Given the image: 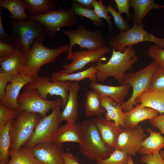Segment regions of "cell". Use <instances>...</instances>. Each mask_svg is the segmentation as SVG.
<instances>
[{
  "instance_id": "1",
  "label": "cell",
  "mask_w": 164,
  "mask_h": 164,
  "mask_svg": "<svg viewBox=\"0 0 164 164\" xmlns=\"http://www.w3.org/2000/svg\"><path fill=\"white\" fill-rule=\"evenodd\" d=\"M138 60L133 46L127 47L124 52L113 48L112 55L108 62L103 63L100 60L96 62L94 66L97 70V80L103 82L108 77H112L118 84H122L126 72L132 70L133 65Z\"/></svg>"
},
{
  "instance_id": "2",
  "label": "cell",
  "mask_w": 164,
  "mask_h": 164,
  "mask_svg": "<svg viewBox=\"0 0 164 164\" xmlns=\"http://www.w3.org/2000/svg\"><path fill=\"white\" fill-rule=\"evenodd\" d=\"M81 153L88 159L96 161L108 158L113 152L106 145L93 119H87L80 124Z\"/></svg>"
},
{
  "instance_id": "3",
  "label": "cell",
  "mask_w": 164,
  "mask_h": 164,
  "mask_svg": "<svg viewBox=\"0 0 164 164\" xmlns=\"http://www.w3.org/2000/svg\"><path fill=\"white\" fill-rule=\"evenodd\" d=\"M10 29L12 45L27 53L35 39L43 42L46 35L43 25L30 17L23 20L12 19L10 23Z\"/></svg>"
},
{
  "instance_id": "4",
  "label": "cell",
  "mask_w": 164,
  "mask_h": 164,
  "mask_svg": "<svg viewBox=\"0 0 164 164\" xmlns=\"http://www.w3.org/2000/svg\"><path fill=\"white\" fill-rule=\"evenodd\" d=\"M42 117L39 114L25 111L18 113L12 120L9 130L10 151L19 149L25 146Z\"/></svg>"
},
{
  "instance_id": "5",
  "label": "cell",
  "mask_w": 164,
  "mask_h": 164,
  "mask_svg": "<svg viewBox=\"0 0 164 164\" xmlns=\"http://www.w3.org/2000/svg\"><path fill=\"white\" fill-rule=\"evenodd\" d=\"M42 42L35 40L28 54L26 66L19 73L30 74L36 79L42 66L54 61L61 54L69 52L70 44L51 49L45 46Z\"/></svg>"
},
{
  "instance_id": "6",
  "label": "cell",
  "mask_w": 164,
  "mask_h": 164,
  "mask_svg": "<svg viewBox=\"0 0 164 164\" xmlns=\"http://www.w3.org/2000/svg\"><path fill=\"white\" fill-rule=\"evenodd\" d=\"M159 67V65L154 61L137 71L126 73L123 84L130 85L132 88V92L130 98L121 104L124 112L133 109L138 97L149 89L153 77Z\"/></svg>"
},
{
  "instance_id": "7",
  "label": "cell",
  "mask_w": 164,
  "mask_h": 164,
  "mask_svg": "<svg viewBox=\"0 0 164 164\" xmlns=\"http://www.w3.org/2000/svg\"><path fill=\"white\" fill-rule=\"evenodd\" d=\"M133 24L125 31H120L117 35L108 39V44L116 50L124 52L128 46H133L144 42L153 43L160 49H164V38L157 37L148 32L143 28L142 24H137L133 18Z\"/></svg>"
},
{
  "instance_id": "8",
  "label": "cell",
  "mask_w": 164,
  "mask_h": 164,
  "mask_svg": "<svg viewBox=\"0 0 164 164\" xmlns=\"http://www.w3.org/2000/svg\"><path fill=\"white\" fill-rule=\"evenodd\" d=\"M29 17L40 23L44 27L49 38H54L57 32L64 26L71 27L77 22L76 16L71 9L59 8L43 14Z\"/></svg>"
},
{
  "instance_id": "9",
  "label": "cell",
  "mask_w": 164,
  "mask_h": 164,
  "mask_svg": "<svg viewBox=\"0 0 164 164\" xmlns=\"http://www.w3.org/2000/svg\"><path fill=\"white\" fill-rule=\"evenodd\" d=\"M62 32L68 37L70 40L68 60L71 55L72 47L76 44L78 45L80 49L86 48L90 51L106 46V42L101 31H90L81 24H79L75 29L63 30Z\"/></svg>"
},
{
  "instance_id": "10",
  "label": "cell",
  "mask_w": 164,
  "mask_h": 164,
  "mask_svg": "<svg viewBox=\"0 0 164 164\" xmlns=\"http://www.w3.org/2000/svg\"><path fill=\"white\" fill-rule=\"evenodd\" d=\"M17 101L21 111L37 113L44 117L51 110L59 107H61L63 101L61 98L49 100L42 97L35 89L28 88L19 95Z\"/></svg>"
},
{
  "instance_id": "11",
  "label": "cell",
  "mask_w": 164,
  "mask_h": 164,
  "mask_svg": "<svg viewBox=\"0 0 164 164\" xmlns=\"http://www.w3.org/2000/svg\"><path fill=\"white\" fill-rule=\"evenodd\" d=\"M72 83L69 81H52L50 77L39 76L34 81L25 86L24 88L35 89L42 97L46 99L48 95L60 96L63 101L61 107L63 110L66 104L69 90Z\"/></svg>"
},
{
  "instance_id": "12",
  "label": "cell",
  "mask_w": 164,
  "mask_h": 164,
  "mask_svg": "<svg viewBox=\"0 0 164 164\" xmlns=\"http://www.w3.org/2000/svg\"><path fill=\"white\" fill-rule=\"evenodd\" d=\"M61 108V107L54 108L51 114L42 118L31 137L24 146L31 149L39 143L50 139L53 136L62 121Z\"/></svg>"
},
{
  "instance_id": "13",
  "label": "cell",
  "mask_w": 164,
  "mask_h": 164,
  "mask_svg": "<svg viewBox=\"0 0 164 164\" xmlns=\"http://www.w3.org/2000/svg\"><path fill=\"white\" fill-rule=\"evenodd\" d=\"M147 137L141 125L135 128H124L118 137L115 149L135 156L139 153L143 142Z\"/></svg>"
},
{
  "instance_id": "14",
  "label": "cell",
  "mask_w": 164,
  "mask_h": 164,
  "mask_svg": "<svg viewBox=\"0 0 164 164\" xmlns=\"http://www.w3.org/2000/svg\"><path fill=\"white\" fill-rule=\"evenodd\" d=\"M31 151L35 158L43 164H64L63 144L51 139L39 143Z\"/></svg>"
},
{
  "instance_id": "15",
  "label": "cell",
  "mask_w": 164,
  "mask_h": 164,
  "mask_svg": "<svg viewBox=\"0 0 164 164\" xmlns=\"http://www.w3.org/2000/svg\"><path fill=\"white\" fill-rule=\"evenodd\" d=\"M111 51L110 47L107 46L94 50H82L72 52L68 60H72V62L69 64H65L63 66L64 72L70 74L83 69L88 63L101 60L106 53Z\"/></svg>"
},
{
  "instance_id": "16",
  "label": "cell",
  "mask_w": 164,
  "mask_h": 164,
  "mask_svg": "<svg viewBox=\"0 0 164 164\" xmlns=\"http://www.w3.org/2000/svg\"><path fill=\"white\" fill-rule=\"evenodd\" d=\"M36 79L34 77L30 74L19 73L16 75L8 84L5 98L0 102V104L18 113L19 107L17 100L21 90L23 87Z\"/></svg>"
},
{
  "instance_id": "17",
  "label": "cell",
  "mask_w": 164,
  "mask_h": 164,
  "mask_svg": "<svg viewBox=\"0 0 164 164\" xmlns=\"http://www.w3.org/2000/svg\"><path fill=\"white\" fill-rule=\"evenodd\" d=\"M93 120L103 140L113 152L115 150L118 137L124 128L113 121L106 119L101 115L96 117Z\"/></svg>"
},
{
  "instance_id": "18",
  "label": "cell",
  "mask_w": 164,
  "mask_h": 164,
  "mask_svg": "<svg viewBox=\"0 0 164 164\" xmlns=\"http://www.w3.org/2000/svg\"><path fill=\"white\" fill-rule=\"evenodd\" d=\"M28 54L19 50L12 56L0 60V72L8 76L11 80L14 77L19 73L25 66Z\"/></svg>"
},
{
  "instance_id": "19",
  "label": "cell",
  "mask_w": 164,
  "mask_h": 164,
  "mask_svg": "<svg viewBox=\"0 0 164 164\" xmlns=\"http://www.w3.org/2000/svg\"><path fill=\"white\" fill-rule=\"evenodd\" d=\"M90 86L101 95L108 97L121 104L124 102V98L131 87L124 84L118 86L105 85L97 82H91Z\"/></svg>"
},
{
  "instance_id": "20",
  "label": "cell",
  "mask_w": 164,
  "mask_h": 164,
  "mask_svg": "<svg viewBox=\"0 0 164 164\" xmlns=\"http://www.w3.org/2000/svg\"><path fill=\"white\" fill-rule=\"evenodd\" d=\"M159 112L151 108L139 104L131 110L124 112L125 128H135L145 120L152 119L158 115Z\"/></svg>"
},
{
  "instance_id": "21",
  "label": "cell",
  "mask_w": 164,
  "mask_h": 164,
  "mask_svg": "<svg viewBox=\"0 0 164 164\" xmlns=\"http://www.w3.org/2000/svg\"><path fill=\"white\" fill-rule=\"evenodd\" d=\"M80 87L78 82H73L69 90L66 104L62 111V121L76 122L78 118L77 97Z\"/></svg>"
},
{
  "instance_id": "22",
  "label": "cell",
  "mask_w": 164,
  "mask_h": 164,
  "mask_svg": "<svg viewBox=\"0 0 164 164\" xmlns=\"http://www.w3.org/2000/svg\"><path fill=\"white\" fill-rule=\"evenodd\" d=\"M136 103L164 114V90H148L138 97Z\"/></svg>"
},
{
  "instance_id": "23",
  "label": "cell",
  "mask_w": 164,
  "mask_h": 164,
  "mask_svg": "<svg viewBox=\"0 0 164 164\" xmlns=\"http://www.w3.org/2000/svg\"><path fill=\"white\" fill-rule=\"evenodd\" d=\"M97 69L94 66H91L83 71L68 74L63 69L58 72H53L50 77L52 81H69L71 82L78 81L88 79L92 82H96L97 80Z\"/></svg>"
},
{
  "instance_id": "24",
  "label": "cell",
  "mask_w": 164,
  "mask_h": 164,
  "mask_svg": "<svg viewBox=\"0 0 164 164\" xmlns=\"http://www.w3.org/2000/svg\"><path fill=\"white\" fill-rule=\"evenodd\" d=\"M59 144L67 142H80V124L67 122L59 127L56 132L50 138Z\"/></svg>"
},
{
  "instance_id": "25",
  "label": "cell",
  "mask_w": 164,
  "mask_h": 164,
  "mask_svg": "<svg viewBox=\"0 0 164 164\" xmlns=\"http://www.w3.org/2000/svg\"><path fill=\"white\" fill-rule=\"evenodd\" d=\"M101 97L102 106L107 111L104 118L108 120L114 121L125 128V113L121 104L108 97L101 95Z\"/></svg>"
},
{
  "instance_id": "26",
  "label": "cell",
  "mask_w": 164,
  "mask_h": 164,
  "mask_svg": "<svg viewBox=\"0 0 164 164\" xmlns=\"http://www.w3.org/2000/svg\"><path fill=\"white\" fill-rule=\"evenodd\" d=\"M146 131L149 132V135L143 142L138 153L152 155L160 152V150L164 148V136L162 135L160 132H154L149 128H148Z\"/></svg>"
},
{
  "instance_id": "27",
  "label": "cell",
  "mask_w": 164,
  "mask_h": 164,
  "mask_svg": "<svg viewBox=\"0 0 164 164\" xmlns=\"http://www.w3.org/2000/svg\"><path fill=\"white\" fill-rule=\"evenodd\" d=\"M130 7L134 10L133 18L139 25L142 24L143 19L152 9H164V5L156 4L153 0H130Z\"/></svg>"
},
{
  "instance_id": "28",
  "label": "cell",
  "mask_w": 164,
  "mask_h": 164,
  "mask_svg": "<svg viewBox=\"0 0 164 164\" xmlns=\"http://www.w3.org/2000/svg\"><path fill=\"white\" fill-rule=\"evenodd\" d=\"M85 106V115L88 117L101 116L106 111L102 105L101 95L94 90L87 93Z\"/></svg>"
},
{
  "instance_id": "29",
  "label": "cell",
  "mask_w": 164,
  "mask_h": 164,
  "mask_svg": "<svg viewBox=\"0 0 164 164\" xmlns=\"http://www.w3.org/2000/svg\"><path fill=\"white\" fill-rule=\"evenodd\" d=\"M0 6L10 12L11 15L9 16L12 20H23L29 18L25 12L27 7L23 0H1Z\"/></svg>"
},
{
  "instance_id": "30",
  "label": "cell",
  "mask_w": 164,
  "mask_h": 164,
  "mask_svg": "<svg viewBox=\"0 0 164 164\" xmlns=\"http://www.w3.org/2000/svg\"><path fill=\"white\" fill-rule=\"evenodd\" d=\"M29 15L36 16L55 9L56 1L52 0H23Z\"/></svg>"
},
{
  "instance_id": "31",
  "label": "cell",
  "mask_w": 164,
  "mask_h": 164,
  "mask_svg": "<svg viewBox=\"0 0 164 164\" xmlns=\"http://www.w3.org/2000/svg\"><path fill=\"white\" fill-rule=\"evenodd\" d=\"M10 159L7 164H43L32 154L31 149L22 146L10 151Z\"/></svg>"
},
{
  "instance_id": "32",
  "label": "cell",
  "mask_w": 164,
  "mask_h": 164,
  "mask_svg": "<svg viewBox=\"0 0 164 164\" xmlns=\"http://www.w3.org/2000/svg\"><path fill=\"white\" fill-rule=\"evenodd\" d=\"M12 120L9 121L0 129V164H7L9 162L10 146L9 130Z\"/></svg>"
},
{
  "instance_id": "33",
  "label": "cell",
  "mask_w": 164,
  "mask_h": 164,
  "mask_svg": "<svg viewBox=\"0 0 164 164\" xmlns=\"http://www.w3.org/2000/svg\"><path fill=\"white\" fill-rule=\"evenodd\" d=\"M71 9L76 16L84 17L91 19L96 26L104 25L101 18L99 17L94 10L84 8L75 1L70 4Z\"/></svg>"
},
{
  "instance_id": "34",
  "label": "cell",
  "mask_w": 164,
  "mask_h": 164,
  "mask_svg": "<svg viewBox=\"0 0 164 164\" xmlns=\"http://www.w3.org/2000/svg\"><path fill=\"white\" fill-rule=\"evenodd\" d=\"M128 155L122 151L115 149L108 158L99 159L95 162L97 164H127Z\"/></svg>"
},
{
  "instance_id": "35",
  "label": "cell",
  "mask_w": 164,
  "mask_h": 164,
  "mask_svg": "<svg viewBox=\"0 0 164 164\" xmlns=\"http://www.w3.org/2000/svg\"><path fill=\"white\" fill-rule=\"evenodd\" d=\"M93 5L94 10L97 15L101 18H103L107 21L110 32H112L113 30L111 17L108 15V11L107 7L104 4L103 1L93 0Z\"/></svg>"
},
{
  "instance_id": "36",
  "label": "cell",
  "mask_w": 164,
  "mask_h": 164,
  "mask_svg": "<svg viewBox=\"0 0 164 164\" xmlns=\"http://www.w3.org/2000/svg\"><path fill=\"white\" fill-rule=\"evenodd\" d=\"M107 8L108 12L111 13L113 17L114 23L120 31H126L130 28L121 14L117 12L111 3L107 5Z\"/></svg>"
},
{
  "instance_id": "37",
  "label": "cell",
  "mask_w": 164,
  "mask_h": 164,
  "mask_svg": "<svg viewBox=\"0 0 164 164\" xmlns=\"http://www.w3.org/2000/svg\"><path fill=\"white\" fill-rule=\"evenodd\" d=\"M147 54L154 62L159 65V67L164 69V49H160L154 45L148 49Z\"/></svg>"
},
{
  "instance_id": "38",
  "label": "cell",
  "mask_w": 164,
  "mask_h": 164,
  "mask_svg": "<svg viewBox=\"0 0 164 164\" xmlns=\"http://www.w3.org/2000/svg\"><path fill=\"white\" fill-rule=\"evenodd\" d=\"M18 113L17 111L0 104V129L3 127L9 121L15 119Z\"/></svg>"
},
{
  "instance_id": "39",
  "label": "cell",
  "mask_w": 164,
  "mask_h": 164,
  "mask_svg": "<svg viewBox=\"0 0 164 164\" xmlns=\"http://www.w3.org/2000/svg\"><path fill=\"white\" fill-rule=\"evenodd\" d=\"M149 89L164 90V69L159 66L153 77Z\"/></svg>"
},
{
  "instance_id": "40",
  "label": "cell",
  "mask_w": 164,
  "mask_h": 164,
  "mask_svg": "<svg viewBox=\"0 0 164 164\" xmlns=\"http://www.w3.org/2000/svg\"><path fill=\"white\" fill-rule=\"evenodd\" d=\"M19 50L11 44L0 40V60L12 56Z\"/></svg>"
},
{
  "instance_id": "41",
  "label": "cell",
  "mask_w": 164,
  "mask_h": 164,
  "mask_svg": "<svg viewBox=\"0 0 164 164\" xmlns=\"http://www.w3.org/2000/svg\"><path fill=\"white\" fill-rule=\"evenodd\" d=\"M140 161L141 163L145 164H164V160L160 152L152 155H142Z\"/></svg>"
},
{
  "instance_id": "42",
  "label": "cell",
  "mask_w": 164,
  "mask_h": 164,
  "mask_svg": "<svg viewBox=\"0 0 164 164\" xmlns=\"http://www.w3.org/2000/svg\"><path fill=\"white\" fill-rule=\"evenodd\" d=\"M118 9V12L120 14L125 13L128 19L130 21L131 16L129 12L130 0H114Z\"/></svg>"
},
{
  "instance_id": "43",
  "label": "cell",
  "mask_w": 164,
  "mask_h": 164,
  "mask_svg": "<svg viewBox=\"0 0 164 164\" xmlns=\"http://www.w3.org/2000/svg\"><path fill=\"white\" fill-rule=\"evenodd\" d=\"M10 81V78L8 76L0 72V102L5 98L7 83Z\"/></svg>"
},
{
  "instance_id": "44",
  "label": "cell",
  "mask_w": 164,
  "mask_h": 164,
  "mask_svg": "<svg viewBox=\"0 0 164 164\" xmlns=\"http://www.w3.org/2000/svg\"><path fill=\"white\" fill-rule=\"evenodd\" d=\"M149 121L152 126L159 129L164 135V114L157 115Z\"/></svg>"
},
{
  "instance_id": "45",
  "label": "cell",
  "mask_w": 164,
  "mask_h": 164,
  "mask_svg": "<svg viewBox=\"0 0 164 164\" xmlns=\"http://www.w3.org/2000/svg\"><path fill=\"white\" fill-rule=\"evenodd\" d=\"M2 12L0 9V40L8 43L11 44V41L10 37L6 33L3 26L2 17Z\"/></svg>"
},
{
  "instance_id": "46",
  "label": "cell",
  "mask_w": 164,
  "mask_h": 164,
  "mask_svg": "<svg viewBox=\"0 0 164 164\" xmlns=\"http://www.w3.org/2000/svg\"><path fill=\"white\" fill-rule=\"evenodd\" d=\"M64 164H80L78 158L72 153L64 152L63 154Z\"/></svg>"
},
{
  "instance_id": "47",
  "label": "cell",
  "mask_w": 164,
  "mask_h": 164,
  "mask_svg": "<svg viewBox=\"0 0 164 164\" xmlns=\"http://www.w3.org/2000/svg\"><path fill=\"white\" fill-rule=\"evenodd\" d=\"M82 7L86 9H91L93 8V0H75L74 1Z\"/></svg>"
},
{
  "instance_id": "48",
  "label": "cell",
  "mask_w": 164,
  "mask_h": 164,
  "mask_svg": "<svg viewBox=\"0 0 164 164\" xmlns=\"http://www.w3.org/2000/svg\"><path fill=\"white\" fill-rule=\"evenodd\" d=\"M127 164H134L133 160L131 155H128V158Z\"/></svg>"
},
{
  "instance_id": "49",
  "label": "cell",
  "mask_w": 164,
  "mask_h": 164,
  "mask_svg": "<svg viewBox=\"0 0 164 164\" xmlns=\"http://www.w3.org/2000/svg\"><path fill=\"white\" fill-rule=\"evenodd\" d=\"M160 154L164 160V149L160 151Z\"/></svg>"
}]
</instances>
